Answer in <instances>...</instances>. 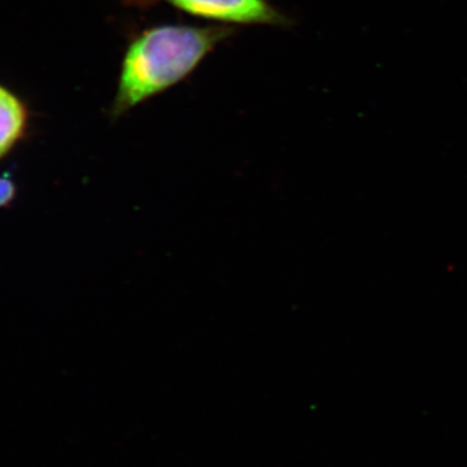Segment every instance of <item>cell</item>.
<instances>
[{
  "mask_svg": "<svg viewBox=\"0 0 467 467\" xmlns=\"http://www.w3.org/2000/svg\"><path fill=\"white\" fill-rule=\"evenodd\" d=\"M234 33L223 24H160L138 33L126 47L109 116L119 119L181 84Z\"/></svg>",
  "mask_w": 467,
  "mask_h": 467,
  "instance_id": "6da1fadb",
  "label": "cell"
},
{
  "mask_svg": "<svg viewBox=\"0 0 467 467\" xmlns=\"http://www.w3.org/2000/svg\"><path fill=\"white\" fill-rule=\"evenodd\" d=\"M14 195V186L7 180H0V207L7 204L9 199Z\"/></svg>",
  "mask_w": 467,
  "mask_h": 467,
  "instance_id": "277c9868",
  "label": "cell"
},
{
  "mask_svg": "<svg viewBox=\"0 0 467 467\" xmlns=\"http://www.w3.org/2000/svg\"><path fill=\"white\" fill-rule=\"evenodd\" d=\"M29 109L7 86L0 84V160L11 152L26 134Z\"/></svg>",
  "mask_w": 467,
  "mask_h": 467,
  "instance_id": "3957f363",
  "label": "cell"
},
{
  "mask_svg": "<svg viewBox=\"0 0 467 467\" xmlns=\"http://www.w3.org/2000/svg\"><path fill=\"white\" fill-rule=\"evenodd\" d=\"M137 8L168 3L184 14L223 26H290L291 20L269 0H122Z\"/></svg>",
  "mask_w": 467,
  "mask_h": 467,
  "instance_id": "7a4b0ae2",
  "label": "cell"
}]
</instances>
